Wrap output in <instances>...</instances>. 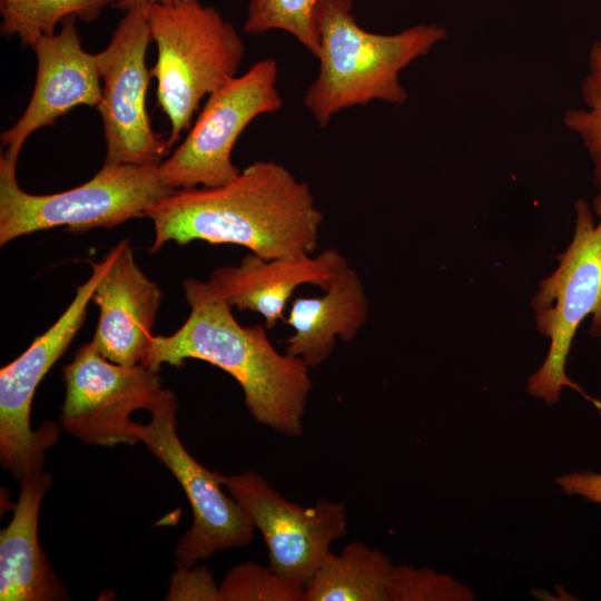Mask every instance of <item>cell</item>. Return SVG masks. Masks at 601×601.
Instances as JSON below:
<instances>
[{"label": "cell", "instance_id": "cell-1", "mask_svg": "<svg viewBox=\"0 0 601 601\" xmlns=\"http://www.w3.org/2000/svg\"><path fill=\"white\" fill-rule=\"evenodd\" d=\"M157 253L169 242L245 247L265 259L314 254L323 214L309 185L284 165L258 160L216 187L177 189L150 206Z\"/></svg>", "mask_w": 601, "mask_h": 601}, {"label": "cell", "instance_id": "cell-2", "mask_svg": "<svg viewBox=\"0 0 601 601\" xmlns=\"http://www.w3.org/2000/svg\"><path fill=\"white\" fill-rule=\"evenodd\" d=\"M189 315L171 335L152 336L141 364L160 370L188 358L207 362L240 385L253 418L279 434L298 437L312 391L309 366L280 353L265 325L242 326L233 308L210 286L196 278L183 284Z\"/></svg>", "mask_w": 601, "mask_h": 601}, {"label": "cell", "instance_id": "cell-3", "mask_svg": "<svg viewBox=\"0 0 601 601\" xmlns=\"http://www.w3.org/2000/svg\"><path fill=\"white\" fill-rule=\"evenodd\" d=\"M353 0H318L319 69L304 105L321 128L343 109L373 100L402 105L407 92L400 72L445 39L436 24H417L394 35L358 26Z\"/></svg>", "mask_w": 601, "mask_h": 601}, {"label": "cell", "instance_id": "cell-4", "mask_svg": "<svg viewBox=\"0 0 601 601\" xmlns=\"http://www.w3.org/2000/svg\"><path fill=\"white\" fill-rule=\"evenodd\" d=\"M147 17L157 48L151 76L171 146L190 129L201 100L237 76L245 47L234 26L199 0L151 4Z\"/></svg>", "mask_w": 601, "mask_h": 601}, {"label": "cell", "instance_id": "cell-5", "mask_svg": "<svg viewBox=\"0 0 601 601\" xmlns=\"http://www.w3.org/2000/svg\"><path fill=\"white\" fill-rule=\"evenodd\" d=\"M17 161L0 155V245L24 235L66 227L71 233L114 228L168 196L159 164L102 165L88 181L60 193L35 195L17 180Z\"/></svg>", "mask_w": 601, "mask_h": 601}, {"label": "cell", "instance_id": "cell-6", "mask_svg": "<svg viewBox=\"0 0 601 601\" xmlns=\"http://www.w3.org/2000/svg\"><path fill=\"white\" fill-rule=\"evenodd\" d=\"M595 225L589 205L574 203L575 228L571 244L558 256V268L540 284L532 299L539 332L550 338L544 363L528 380L530 395L548 405L556 403L563 387H571L592 401L565 373L573 337L579 325L592 317L590 334L601 339V193L593 200Z\"/></svg>", "mask_w": 601, "mask_h": 601}, {"label": "cell", "instance_id": "cell-7", "mask_svg": "<svg viewBox=\"0 0 601 601\" xmlns=\"http://www.w3.org/2000/svg\"><path fill=\"white\" fill-rule=\"evenodd\" d=\"M277 79V61L266 58L208 96L184 141L159 164L162 181L177 190L233 180L240 173L231 161L240 134L256 117L283 107Z\"/></svg>", "mask_w": 601, "mask_h": 601}, {"label": "cell", "instance_id": "cell-8", "mask_svg": "<svg viewBox=\"0 0 601 601\" xmlns=\"http://www.w3.org/2000/svg\"><path fill=\"white\" fill-rule=\"evenodd\" d=\"M178 403L173 391L150 412L147 424L136 423L135 433L176 477L191 511L190 529L175 549L177 569H188L214 553L249 544L255 525L233 496L223 491V475L197 462L185 449L177 434Z\"/></svg>", "mask_w": 601, "mask_h": 601}, {"label": "cell", "instance_id": "cell-9", "mask_svg": "<svg viewBox=\"0 0 601 601\" xmlns=\"http://www.w3.org/2000/svg\"><path fill=\"white\" fill-rule=\"evenodd\" d=\"M91 269L90 277L77 286L73 299L55 324L0 371V460L18 481L43 471L45 452L59 437L58 426L50 422L36 431L31 428L32 400L45 375L85 323L105 259L91 262Z\"/></svg>", "mask_w": 601, "mask_h": 601}, {"label": "cell", "instance_id": "cell-10", "mask_svg": "<svg viewBox=\"0 0 601 601\" xmlns=\"http://www.w3.org/2000/svg\"><path fill=\"white\" fill-rule=\"evenodd\" d=\"M147 7L124 11L107 47L97 53L101 98L97 106L106 141L104 165L160 164L170 145L152 129L147 111L151 72Z\"/></svg>", "mask_w": 601, "mask_h": 601}, {"label": "cell", "instance_id": "cell-11", "mask_svg": "<svg viewBox=\"0 0 601 601\" xmlns=\"http://www.w3.org/2000/svg\"><path fill=\"white\" fill-rule=\"evenodd\" d=\"M66 394L61 426L88 445H134L140 442L131 414L151 412L162 398L159 370L121 365L102 356L91 342L82 344L63 366Z\"/></svg>", "mask_w": 601, "mask_h": 601}, {"label": "cell", "instance_id": "cell-12", "mask_svg": "<svg viewBox=\"0 0 601 601\" xmlns=\"http://www.w3.org/2000/svg\"><path fill=\"white\" fill-rule=\"evenodd\" d=\"M223 486L262 533L269 568L305 587L332 552V543L347 534V512L341 502L319 499L304 508L287 500L255 471L223 475Z\"/></svg>", "mask_w": 601, "mask_h": 601}, {"label": "cell", "instance_id": "cell-13", "mask_svg": "<svg viewBox=\"0 0 601 601\" xmlns=\"http://www.w3.org/2000/svg\"><path fill=\"white\" fill-rule=\"evenodd\" d=\"M65 20L53 35L42 36L31 47L37 57V77L29 104L1 141L7 158L18 160L31 134L53 125L78 106L97 107L101 79L97 53L86 51L76 23Z\"/></svg>", "mask_w": 601, "mask_h": 601}, {"label": "cell", "instance_id": "cell-14", "mask_svg": "<svg viewBox=\"0 0 601 601\" xmlns=\"http://www.w3.org/2000/svg\"><path fill=\"white\" fill-rule=\"evenodd\" d=\"M104 259L105 269L91 299L99 307L91 343L114 363L141 364L162 293L136 263L129 239L118 243Z\"/></svg>", "mask_w": 601, "mask_h": 601}, {"label": "cell", "instance_id": "cell-15", "mask_svg": "<svg viewBox=\"0 0 601 601\" xmlns=\"http://www.w3.org/2000/svg\"><path fill=\"white\" fill-rule=\"evenodd\" d=\"M346 266V258L334 248L273 259L248 253L237 266L216 268L207 282L231 308L259 314L272 329L285 321L286 306L299 286L325 290Z\"/></svg>", "mask_w": 601, "mask_h": 601}, {"label": "cell", "instance_id": "cell-16", "mask_svg": "<svg viewBox=\"0 0 601 601\" xmlns=\"http://www.w3.org/2000/svg\"><path fill=\"white\" fill-rule=\"evenodd\" d=\"M19 482L13 516L0 532V600H67L69 594L38 541L40 505L51 477L42 471Z\"/></svg>", "mask_w": 601, "mask_h": 601}, {"label": "cell", "instance_id": "cell-17", "mask_svg": "<svg viewBox=\"0 0 601 601\" xmlns=\"http://www.w3.org/2000/svg\"><path fill=\"white\" fill-rule=\"evenodd\" d=\"M323 296L296 297L285 322L294 333L285 341V353L309 367L327 361L337 338L352 341L368 318V299L359 275L346 266Z\"/></svg>", "mask_w": 601, "mask_h": 601}, {"label": "cell", "instance_id": "cell-18", "mask_svg": "<svg viewBox=\"0 0 601 601\" xmlns=\"http://www.w3.org/2000/svg\"><path fill=\"white\" fill-rule=\"evenodd\" d=\"M394 564L383 551L349 542L329 552L307 582L302 601H390Z\"/></svg>", "mask_w": 601, "mask_h": 601}, {"label": "cell", "instance_id": "cell-19", "mask_svg": "<svg viewBox=\"0 0 601 601\" xmlns=\"http://www.w3.org/2000/svg\"><path fill=\"white\" fill-rule=\"evenodd\" d=\"M118 0H0L1 33L16 37L32 47L42 36L53 35L57 27L75 18L96 21L107 7Z\"/></svg>", "mask_w": 601, "mask_h": 601}, {"label": "cell", "instance_id": "cell-20", "mask_svg": "<svg viewBox=\"0 0 601 601\" xmlns=\"http://www.w3.org/2000/svg\"><path fill=\"white\" fill-rule=\"evenodd\" d=\"M317 2L318 0H250L244 31L248 35H260L270 30L286 31L317 58Z\"/></svg>", "mask_w": 601, "mask_h": 601}, {"label": "cell", "instance_id": "cell-21", "mask_svg": "<svg viewBox=\"0 0 601 601\" xmlns=\"http://www.w3.org/2000/svg\"><path fill=\"white\" fill-rule=\"evenodd\" d=\"M305 584L270 568L244 562L230 569L219 584L218 601H302Z\"/></svg>", "mask_w": 601, "mask_h": 601}, {"label": "cell", "instance_id": "cell-22", "mask_svg": "<svg viewBox=\"0 0 601 601\" xmlns=\"http://www.w3.org/2000/svg\"><path fill=\"white\" fill-rule=\"evenodd\" d=\"M588 62L581 85L585 108L568 110L563 121L587 148L593 162L594 184L601 193V40L591 46Z\"/></svg>", "mask_w": 601, "mask_h": 601}, {"label": "cell", "instance_id": "cell-23", "mask_svg": "<svg viewBox=\"0 0 601 601\" xmlns=\"http://www.w3.org/2000/svg\"><path fill=\"white\" fill-rule=\"evenodd\" d=\"M390 601H470L472 589L449 574L430 568L395 565L388 591Z\"/></svg>", "mask_w": 601, "mask_h": 601}, {"label": "cell", "instance_id": "cell-24", "mask_svg": "<svg viewBox=\"0 0 601 601\" xmlns=\"http://www.w3.org/2000/svg\"><path fill=\"white\" fill-rule=\"evenodd\" d=\"M219 585L206 566L177 569L167 600L218 601Z\"/></svg>", "mask_w": 601, "mask_h": 601}, {"label": "cell", "instance_id": "cell-25", "mask_svg": "<svg viewBox=\"0 0 601 601\" xmlns=\"http://www.w3.org/2000/svg\"><path fill=\"white\" fill-rule=\"evenodd\" d=\"M554 482L563 493L601 505V473L572 472L558 476Z\"/></svg>", "mask_w": 601, "mask_h": 601}, {"label": "cell", "instance_id": "cell-26", "mask_svg": "<svg viewBox=\"0 0 601 601\" xmlns=\"http://www.w3.org/2000/svg\"><path fill=\"white\" fill-rule=\"evenodd\" d=\"M181 0H118L114 8L120 10V11H127L132 8L137 7H148L151 4H167L173 3Z\"/></svg>", "mask_w": 601, "mask_h": 601}]
</instances>
